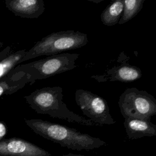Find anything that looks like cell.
Returning <instances> with one entry per match:
<instances>
[{"mask_svg":"<svg viewBox=\"0 0 156 156\" xmlns=\"http://www.w3.org/2000/svg\"><path fill=\"white\" fill-rule=\"evenodd\" d=\"M9 86L7 82H0V96L4 93L9 88Z\"/></svg>","mask_w":156,"mask_h":156,"instance_id":"14","label":"cell"},{"mask_svg":"<svg viewBox=\"0 0 156 156\" xmlns=\"http://www.w3.org/2000/svg\"><path fill=\"white\" fill-rule=\"evenodd\" d=\"M7 7L15 14L27 18H37L44 12L43 0H7Z\"/></svg>","mask_w":156,"mask_h":156,"instance_id":"8","label":"cell"},{"mask_svg":"<svg viewBox=\"0 0 156 156\" xmlns=\"http://www.w3.org/2000/svg\"><path fill=\"white\" fill-rule=\"evenodd\" d=\"M141 76L142 73L138 67L122 64L110 70L107 79L110 81L130 82L139 79Z\"/></svg>","mask_w":156,"mask_h":156,"instance_id":"10","label":"cell"},{"mask_svg":"<svg viewBox=\"0 0 156 156\" xmlns=\"http://www.w3.org/2000/svg\"><path fill=\"white\" fill-rule=\"evenodd\" d=\"M124 9V0H116L111 2L102 12L101 20L103 24L112 26L117 24Z\"/></svg>","mask_w":156,"mask_h":156,"instance_id":"11","label":"cell"},{"mask_svg":"<svg viewBox=\"0 0 156 156\" xmlns=\"http://www.w3.org/2000/svg\"><path fill=\"white\" fill-rule=\"evenodd\" d=\"M26 50L18 51L0 62V79L9 72L24 57Z\"/></svg>","mask_w":156,"mask_h":156,"instance_id":"13","label":"cell"},{"mask_svg":"<svg viewBox=\"0 0 156 156\" xmlns=\"http://www.w3.org/2000/svg\"><path fill=\"white\" fill-rule=\"evenodd\" d=\"M79 56V54L76 53H61L21 65L18 69L29 76V82L32 84L37 80L74 69L77 67L76 61Z\"/></svg>","mask_w":156,"mask_h":156,"instance_id":"4","label":"cell"},{"mask_svg":"<svg viewBox=\"0 0 156 156\" xmlns=\"http://www.w3.org/2000/svg\"><path fill=\"white\" fill-rule=\"evenodd\" d=\"M0 156H51V154L25 140L10 138L0 141Z\"/></svg>","mask_w":156,"mask_h":156,"instance_id":"7","label":"cell"},{"mask_svg":"<svg viewBox=\"0 0 156 156\" xmlns=\"http://www.w3.org/2000/svg\"><path fill=\"white\" fill-rule=\"evenodd\" d=\"M144 0H124V9L118 24H123L134 18L141 10Z\"/></svg>","mask_w":156,"mask_h":156,"instance_id":"12","label":"cell"},{"mask_svg":"<svg viewBox=\"0 0 156 156\" xmlns=\"http://www.w3.org/2000/svg\"><path fill=\"white\" fill-rule=\"evenodd\" d=\"M63 88L60 87L41 88L25 96L27 103L37 113L86 126H98L90 119L71 111L63 101Z\"/></svg>","mask_w":156,"mask_h":156,"instance_id":"2","label":"cell"},{"mask_svg":"<svg viewBox=\"0 0 156 156\" xmlns=\"http://www.w3.org/2000/svg\"><path fill=\"white\" fill-rule=\"evenodd\" d=\"M88 1H92V2H95V3H99V2H101V1H103V0H98V1H94V0H88Z\"/></svg>","mask_w":156,"mask_h":156,"instance_id":"17","label":"cell"},{"mask_svg":"<svg viewBox=\"0 0 156 156\" xmlns=\"http://www.w3.org/2000/svg\"><path fill=\"white\" fill-rule=\"evenodd\" d=\"M88 43L87 35L79 31L68 30L53 32L35 43L20 63L41 55H56L65 51L78 49Z\"/></svg>","mask_w":156,"mask_h":156,"instance_id":"3","label":"cell"},{"mask_svg":"<svg viewBox=\"0 0 156 156\" xmlns=\"http://www.w3.org/2000/svg\"><path fill=\"white\" fill-rule=\"evenodd\" d=\"M6 132L7 129L5 125L3 123L0 122V141L3 138V136L6 134Z\"/></svg>","mask_w":156,"mask_h":156,"instance_id":"15","label":"cell"},{"mask_svg":"<svg viewBox=\"0 0 156 156\" xmlns=\"http://www.w3.org/2000/svg\"><path fill=\"white\" fill-rule=\"evenodd\" d=\"M124 126L130 140L156 135V125L149 121L128 117L124 118Z\"/></svg>","mask_w":156,"mask_h":156,"instance_id":"9","label":"cell"},{"mask_svg":"<svg viewBox=\"0 0 156 156\" xmlns=\"http://www.w3.org/2000/svg\"><path fill=\"white\" fill-rule=\"evenodd\" d=\"M24 121L37 135L68 149L92 150L107 145L104 141L99 138L64 125L41 119H25Z\"/></svg>","mask_w":156,"mask_h":156,"instance_id":"1","label":"cell"},{"mask_svg":"<svg viewBox=\"0 0 156 156\" xmlns=\"http://www.w3.org/2000/svg\"><path fill=\"white\" fill-rule=\"evenodd\" d=\"M118 105L124 118H135L151 121L156 114V99L144 90L127 88L120 96Z\"/></svg>","mask_w":156,"mask_h":156,"instance_id":"5","label":"cell"},{"mask_svg":"<svg viewBox=\"0 0 156 156\" xmlns=\"http://www.w3.org/2000/svg\"><path fill=\"white\" fill-rule=\"evenodd\" d=\"M75 100L83 114L98 126L115 123L107 102L103 98L90 91L78 89L75 93Z\"/></svg>","mask_w":156,"mask_h":156,"instance_id":"6","label":"cell"},{"mask_svg":"<svg viewBox=\"0 0 156 156\" xmlns=\"http://www.w3.org/2000/svg\"><path fill=\"white\" fill-rule=\"evenodd\" d=\"M62 156H86V155L77 154H73V153H68V154H63Z\"/></svg>","mask_w":156,"mask_h":156,"instance_id":"16","label":"cell"}]
</instances>
